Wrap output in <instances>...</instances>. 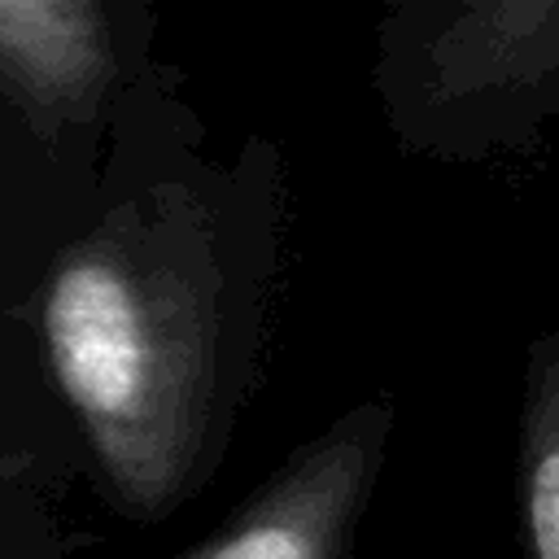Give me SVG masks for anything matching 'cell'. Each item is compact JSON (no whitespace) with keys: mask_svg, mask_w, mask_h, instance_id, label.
Returning a JSON list of instances; mask_svg holds the SVG:
<instances>
[{"mask_svg":"<svg viewBox=\"0 0 559 559\" xmlns=\"http://www.w3.org/2000/svg\"><path fill=\"white\" fill-rule=\"evenodd\" d=\"M288 162L166 157L52 262L39 328L57 389L135 520H162L218 467L258 389L284 275Z\"/></svg>","mask_w":559,"mask_h":559,"instance_id":"1","label":"cell"},{"mask_svg":"<svg viewBox=\"0 0 559 559\" xmlns=\"http://www.w3.org/2000/svg\"><path fill=\"white\" fill-rule=\"evenodd\" d=\"M371 92L406 157H528L559 122V0L389 4L371 35Z\"/></svg>","mask_w":559,"mask_h":559,"instance_id":"2","label":"cell"},{"mask_svg":"<svg viewBox=\"0 0 559 559\" xmlns=\"http://www.w3.org/2000/svg\"><path fill=\"white\" fill-rule=\"evenodd\" d=\"M397 402L367 393L297 441L262 485L175 559H354L389 467Z\"/></svg>","mask_w":559,"mask_h":559,"instance_id":"3","label":"cell"},{"mask_svg":"<svg viewBox=\"0 0 559 559\" xmlns=\"http://www.w3.org/2000/svg\"><path fill=\"white\" fill-rule=\"evenodd\" d=\"M122 79V35L92 0H0V83L44 122H87Z\"/></svg>","mask_w":559,"mask_h":559,"instance_id":"4","label":"cell"},{"mask_svg":"<svg viewBox=\"0 0 559 559\" xmlns=\"http://www.w3.org/2000/svg\"><path fill=\"white\" fill-rule=\"evenodd\" d=\"M511 485L524 559H559V306L524 345Z\"/></svg>","mask_w":559,"mask_h":559,"instance_id":"5","label":"cell"}]
</instances>
